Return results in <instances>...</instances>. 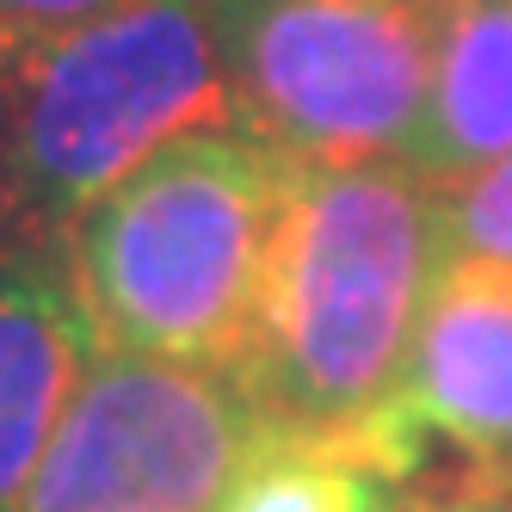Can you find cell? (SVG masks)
Returning a JSON list of instances; mask_svg holds the SVG:
<instances>
[{"label":"cell","instance_id":"6da1fadb","mask_svg":"<svg viewBox=\"0 0 512 512\" xmlns=\"http://www.w3.org/2000/svg\"><path fill=\"white\" fill-rule=\"evenodd\" d=\"M438 272V192L408 161L297 167L241 358L247 395L278 432L364 438L401 389Z\"/></svg>","mask_w":512,"mask_h":512},{"label":"cell","instance_id":"7a4b0ae2","mask_svg":"<svg viewBox=\"0 0 512 512\" xmlns=\"http://www.w3.org/2000/svg\"><path fill=\"white\" fill-rule=\"evenodd\" d=\"M297 161L247 124L161 142L62 235V272L99 352L241 371Z\"/></svg>","mask_w":512,"mask_h":512},{"label":"cell","instance_id":"3957f363","mask_svg":"<svg viewBox=\"0 0 512 512\" xmlns=\"http://www.w3.org/2000/svg\"><path fill=\"white\" fill-rule=\"evenodd\" d=\"M229 0H118L44 38H0V247L62 253L75 216L161 142L235 124Z\"/></svg>","mask_w":512,"mask_h":512},{"label":"cell","instance_id":"277c9868","mask_svg":"<svg viewBox=\"0 0 512 512\" xmlns=\"http://www.w3.org/2000/svg\"><path fill=\"white\" fill-rule=\"evenodd\" d=\"M438 13L401 0H229L235 124L297 167L401 161L426 112Z\"/></svg>","mask_w":512,"mask_h":512},{"label":"cell","instance_id":"5b68a950","mask_svg":"<svg viewBox=\"0 0 512 512\" xmlns=\"http://www.w3.org/2000/svg\"><path fill=\"white\" fill-rule=\"evenodd\" d=\"M272 438L241 371L93 346L19 512H223Z\"/></svg>","mask_w":512,"mask_h":512},{"label":"cell","instance_id":"8992f818","mask_svg":"<svg viewBox=\"0 0 512 512\" xmlns=\"http://www.w3.org/2000/svg\"><path fill=\"white\" fill-rule=\"evenodd\" d=\"M364 438L395 482L432 451L512 475V266L445 260L401 389Z\"/></svg>","mask_w":512,"mask_h":512},{"label":"cell","instance_id":"52a82bcc","mask_svg":"<svg viewBox=\"0 0 512 512\" xmlns=\"http://www.w3.org/2000/svg\"><path fill=\"white\" fill-rule=\"evenodd\" d=\"M93 358L62 253L0 247V512H19Z\"/></svg>","mask_w":512,"mask_h":512},{"label":"cell","instance_id":"ba28073f","mask_svg":"<svg viewBox=\"0 0 512 512\" xmlns=\"http://www.w3.org/2000/svg\"><path fill=\"white\" fill-rule=\"evenodd\" d=\"M512 155V0H445L426 112L408 161L432 192H457Z\"/></svg>","mask_w":512,"mask_h":512},{"label":"cell","instance_id":"9c48e42d","mask_svg":"<svg viewBox=\"0 0 512 512\" xmlns=\"http://www.w3.org/2000/svg\"><path fill=\"white\" fill-rule=\"evenodd\" d=\"M395 488V469L371 438H309L278 432L241 469L223 512H371Z\"/></svg>","mask_w":512,"mask_h":512},{"label":"cell","instance_id":"30bf717a","mask_svg":"<svg viewBox=\"0 0 512 512\" xmlns=\"http://www.w3.org/2000/svg\"><path fill=\"white\" fill-rule=\"evenodd\" d=\"M438 223H445V260L512 266V155L475 173L469 186L438 192Z\"/></svg>","mask_w":512,"mask_h":512},{"label":"cell","instance_id":"8fae6325","mask_svg":"<svg viewBox=\"0 0 512 512\" xmlns=\"http://www.w3.org/2000/svg\"><path fill=\"white\" fill-rule=\"evenodd\" d=\"M389 512H512V475L482 463H420L395 482Z\"/></svg>","mask_w":512,"mask_h":512},{"label":"cell","instance_id":"7c38bea8","mask_svg":"<svg viewBox=\"0 0 512 512\" xmlns=\"http://www.w3.org/2000/svg\"><path fill=\"white\" fill-rule=\"evenodd\" d=\"M112 7L118 0H0V38H44V31H68Z\"/></svg>","mask_w":512,"mask_h":512},{"label":"cell","instance_id":"4fadbf2b","mask_svg":"<svg viewBox=\"0 0 512 512\" xmlns=\"http://www.w3.org/2000/svg\"><path fill=\"white\" fill-rule=\"evenodd\" d=\"M401 7H445V0H401Z\"/></svg>","mask_w":512,"mask_h":512},{"label":"cell","instance_id":"5bb4252c","mask_svg":"<svg viewBox=\"0 0 512 512\" xmlns=\"http://www.w3.org/2000/svg\"><path fill=\"white\" fill-rule=\"evenodd\" d=\"M389 494H395V488H389ZM389 494H383V500H377V506H371V512H389Z\"/></svg>","mask_w":512,"mask_h":512}]
</instances>
